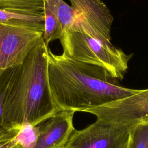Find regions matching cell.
Instances as JSON below:
<instances>
[{"mask_svg":"<svg viewBox=\"0 0 148 148\" xmlns=\"http://www.w3.org/2000/svg\"><path fill=\"white\" fill-rule=\"evenodd\" d=\"M43 5H46L57 17L63 34L71 27L73 22L75 16L73 9L64 0H43Z\"/></svg>","mask_w":148,"mask_h":148,"instance_id":"9","label":"cell"},{"mask_svg":"<svg viewBox=\"0 0 148 148\" xmlns=\"http://www.w3.org/2000/svg\"><path fill=\"white\" fill-rule=\"evenodd\" d=\"M126 148H148V124L131 127Z\"/></svg>","mask_w":148,"mask_h":148,"instance_id":"12","label":"cell"},{"mask_svg":"<svg viewBox=\"0 0 148 148\" xmlns=\"http://www.w3.org/2000/svg\"><path fill=\"white\" fill-rule=\"evenodd\" d=\"M74 11L71 27L60 40L63 53L71 58L101 66L120 81L132 54L111 42L113 17L102 0H69Z\"/></svg>","mask_w":148,"mask_h":148,"instance_id":"2","label":"cell"},{"mask_svg":"<svg viewBox=\"0 0 148 148\" xmlns=\"http://www.w3.org/2000/svg\"><path fill=\"white\" fill-rule=\"evenodd\" d=\"M75 112L60 109L32 127L34 139L29 148H65L75 128Z\"/></svg>","mask_w":148,"mask_h":148,"instance_id":"7","label":"cell"},{"mask_svg":"<svg viewBox=\"0 0 148 148\" xmlns=\"http://www.w3.org/2000/svg\"><path fill=\"white\" fill-rule=\"evenodd\" d=\"M16 66L0 69V133L6 130L2 125L3 107L8 88Z\"/></svg>","mask_w":148,"mask_h":148,"instance_id":"14","label":"cell"},{"mask_svg":"<svg viewBox=\"0 0 148 148\" xmlns=\"http://www.w3.org/2000/svg\"><path fill=\"white\" fill-rule=\"evenodd\" d=\"M45 17V28L43 39L47 46L56 40H60L62 31L60 23L56 15L45 5H43Z\"/></svg>","mask_w":148,"mask_h":148,"instance_id":"11","label":"cell"},{"mask_svg":"<svg viewBox=\"0 0 148 148\" xmlns=\"http://www.w3.org/2000/svg\"><path fill=\"white\" fill-rule=\"evenodd\" d=\"M0 9L44 15L43 0H0Z\"/></svg>","mask_w":148,"mask_h":148,"instance_id":"10","label":"cell"},{"mask_svg":"<svg viewBox=\"0 0 148 148\" xmlns=\"http://www.w3.org/2000/svg\"><path fill=\"white\" fill-rule=\"evenodd\" d=\"M43 32L0 22V69L21 64Z\"/></svg>","mask_w":148,"mask_h":148,"instance_id":"6","label":"cell"},{"mask_svg":"<svg viewBox=\"0 0 148 148\" xmlns=\"http://www.w3.org/2000/svg\"><path fill=\"white\" fill-rule=\"evenodd\" d=\"M97 119L120 125L148 124V88L129 97L84 111Z\"/></svg>","mask_w":148,"mask_h":148,"instance_id":"4","label":"cell"},{"mask_svg":"<svg viewBox=\"0 0 148 148\" xmlns=\"http://www.w3.org/2000/svg\"><path fill=\"white\" fill-rule=\"evenodd\" d=\"M47 77L53 99L60 109L84 112L138 92L125 87L108 70L76 61L48 48Z\"/></svg>","mask_w":148,"mask_h":148,"instance_id":"1","label":"cell"},{"mask_svg":"<svg viewBox=\"0 0 148 148\" xmlns=\"http://www.w3.org/2000/svg\"><path fill=\"white\" fill-rule=\"evenodd\" d=\"M0 22L9 25L44 32V15L27 14L0 9Z\"/></svg>","mask_w":148,"mask_h":148,"instance_id":"8","label":"cell"},{"mask_svg":"<svg viewBox=\"0 0 148 148\" xmlns=\"http://www.w3.org/2000/svg\"><path fill=\"white\" fill-rule=\"evenodd\" d=\"M131 127L97 119L82 130L75 129L65 148H126Z\"/></svg>","mask_w":148,"mask_h":148,"instance_id":"5","label":"cell"},{"mask_svg":"<svg viewBox=\"0 0 148 148\" xmlns=\"http://www.w3.org/2000/svg\"><path fill=\"white\" fill-rule=\"evenodd\" d=\"M24 129L12 128L1 132L0 148H28L20 138Z\"/></svg>","mask_w":148,"mask_h":148,"instance_id":"13","label":"cell"},{"mask_svg":"<svg viewBox=\"0 0 148 148\" xmlns=\"http://www.w3.org/2000/svg\"><path fill=\"white\" fill-rule=\"evenodd\" d=\"M48 48L42 38L16 66L3 107L4 129L32 128L60 110L48 82Z\"/></svg>","mask_w":148,"mask_h":148,"instance_id":"3","label":"cell"}]
</instances>
